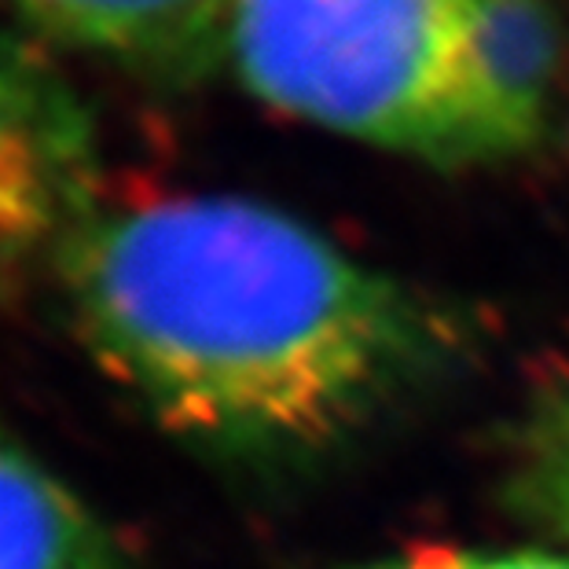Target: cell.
I'll list each match as a JSON object with an SVG mask.
<instances>
[{
	"mask_svg": "<svg viewBox=\"0 0 569 569\" xmlns=\"http://www.w3.org/2000/svg\"><path fill=\"white\" fill-rule=\"evenodd\" d=\"M52 272L107 379L239 463L346 441L441 349L416 290L239 196L96 210Z\"/></svg>",
	"mask_w": 569,
	"mask_h": 569,
	"instance_id": "cell-1",
	"label": "cell"
},
{
	"mask_svg": "<svg viewBox=\"0 0 569 569\" xmlns=\"http://www.w3.org/2000/svg\"><path fill=\"white\" fill-rule=\"evenodd\" d=\"M459 16L463 0H232L221 67L309 126L419 162L478 166Z\"/></svg>",
	"mask_w": 569,
	"mask_h": 569,
	"instance_id": "cell-2",
	"label": "cell"
},
{
	"mask_svg": "<svg viewBox=\"0 0 569 569\" xmlns=\"http://www.w3.org/2000/svg\"><path fill=\"white\" fill-rule=\"evenodd\" d=\"M96 129L44 44L0 22V295L56 269L96 206Z\"/></svg>",
	"mask_w": 569,
	"mask_h": 569,
	"instance_id": "cell-3",
	"label": "cell"
},
{
	"mask_svg": "<svg viewBox=\"0 0 569 569\" xmlns=\"http://www.w3.org/2000/svg\"><path fill=\"white\" fill-rule=\"evenodd\" d=\"M41 44L148 81H199L224 59L232 0H0Z\"/></svg>",
	"mask_w": 569,
	"mask_h": 569,
	"instance_id": "cell-4",
	"label": "cell"
},
{
	"mask_svg": "<svg viewBox=\"0 0 569 569\" xmlns=\"http://www.w3.org/2000/svg\"><path fill=\"white\" fill-rule=\"evenodd\" d=\"M559 63V19L548 0H463L459 74L486 162L543 137Z\"/></svg>",
	"mask_w": 569,
	"mask_h": 569,
	"instance_id": "cell-5",
	"label": "cell"
},
{
	"mask_svg": "<svg viewBox=\"0 0 569 569\" xmlns=\"http://www.w3.org/2000/svg\"><path fill=\"white\" fill-rule=\"evenodd\" d=\"M0 569H126L103 518L4 427Z\"/></svg>",
	"mask_w": 569,
	"mask_h": 569,
	"instance_id": "cell-6",
	"label": "cell"
},
{
	"mask_svg": "<svg viewBox=\"0 0 569 569\" xmlns=\"http://www.w3.org/2000/svg\"><path fill=\"white\" fill-rule=\"evenodd\" d=\"M379 569H569V559L532 551H467V548H430Z\"/></svg>",
	"mask_w": 569,
	"mask_h": 569,
	"instance_id": "cell-7",
	"label": "cell"
},
{
	"mask_svg": "<svg viewBox=\"0 0 569 569\" xmlns=\"http://www.w3.org/2000/svg\"><path fill=\"white\" fill-rule=\"evenodd\" d=\"M543 492H548L555 522L569 537V427L551 445L548 467H543Z\"/></svg>",
	"mask_w": 569,
	"mask_h": 569,
	"instance_id": "cell-8",
	"label": "cell"
}]
</instances>
